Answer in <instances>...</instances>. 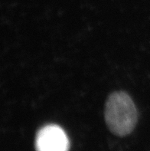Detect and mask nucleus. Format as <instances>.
Returning <instances> with one entry per match:
<instances>
[{
	"label": "nucleus",
	"instance_id": "obj_1",
	"mask_svg": "<svg viewBox=\"0 0 150 151\" xmlns=\"http://www.w3.org/2000/svg\"><path fill=\"white\" fill-rule=\"evenodd\" d=\"M105 121L109 130L119 137L131 134L138 121V112L131 97L125 91H115L106 102Z\"/></svg>",
	"mask_w": 150,
	"mask_h": 151
},
{
	"label": "nucleus",
	"instance_id": "obj_2",
	"mask_svg": "<svg viewBox=\"0 0 150 151\" xmlns=\"http://www.w3.org/2000/svg\"><path fill=\"white\" fill-rule=\"evenodd\" d=\"M70 142L58 125L49 124L38 130L35 137L36 151H69Z\"/></svg>",
	"mask_w": 150,
	"mask_h": 151
}]
</instances>
